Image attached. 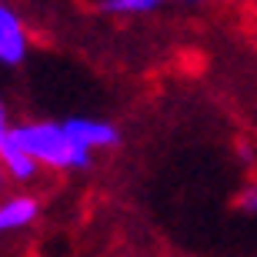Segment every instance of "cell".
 Masks as SVG:
<instances>
[{"label":"cell","instance_id":"obj_1","mask_svg":"<svg viewBox=\"0 0 257 257\" xmlns=\"http://www.w3.org/2000/svg\"><path fill=\"white\" fill-rule=\"evenodd\" d=\"M10 137L40 164H47L54 171H84L90 167V151L67 134L64 124H20L10 127Z\"/></svg>","mask_w":257,"mask_h":257},{"label":"cell","instance_id":"obj_2","mask_svg":"<svg viewBox=\"0 0 257 257\" xmlns=\"http://www.w3.org/2000/svg\"><path fill=\"white\" fill-rule=\"evenodd\" d=\"M64 127H67V134H70L84 151H90V154L120 144L117 127L107 124V120H94V117H70V120H64Z\"/></svg>","mask_w":257,"mask_h":257},{"label":"cell","instance_id":"obj_3","mask_svg":"<svg viewBox=\"0 0 257 257\" xmlns=\"http://www.w3.org/2000/svg\"><path fill=\"white\" fill-rule=\"evenodd\" d=\"M27 54V34L24 24L10 7L0 4V64H20Z\"/></svg>","mask_w":257,"mask_h":257},{"label":"cell","instance_id":"obj_4","mask_svg":"<svg viewBox=\"0 0 257 257\" xmlns=\"http://www.w3.org/2000/svg\"><path fill=\"white\" fill-rule=\"evenodd\" d=\"M0 164H4V171H7V177H14V181H34V174H37V157H30L24 147H20L14 137H10V131H7V137L0 141Z\"/></svg>","mask_w":257,"mask_h":257},{"label":"cell","instance_id":"obj_5","mask_svg":"<svg viewBox=\"0 0 257 257\" xmlns=\"http://www.w3.org/2000/svg\"><path fill=\"white\" fill-rule=\"evenodd\" d=\"M37 217V204L30 197H10L0 204V237H7L14 230H24Z\"/></svg>","mask_w":257,"mask_h":257},{"label":"cell","instance_id":"obj_6","mask_svg":"<svg viewBox=\"0 0 257 257\" xmlns=\"http://www.w3.org/2000/svg\"><path fill=\"white\" fill-rule=\"evenodd\" d=\"M167 4H197V0H104L100 10L117 14V17H137V14H154Z\"/></svg>","mask_w":257,"mask_h":257},{"label":"cell","instance_id":"obj_7","mask_svg":"<svg viewBox=\"0 0 257 257\" xmlns=\"http://www.w3.org/2000/svg\"><path fill=\"white\" fill-rule=\"evenodd\" d=\"M237 207L244 210V214H254V217H257V177L240 187V194H237Z\"/></svg>","mask_w":257,"mask_h":257},{"label":"cell","instance_id":"obj_8","mask_svg":"<svg viewBox=\"0 0 257 257\" xmlns=\"http://www.w3.org/2000/svg\"><path fill=\"white\" fill-rule=\"evenodd\" d=\"M7 110H4V104H0V141H4V137H7Z\"/></svg>","mask_w":257,"mask_h":257},{"label":"cell","instance_id":"obj_9","mask_svg":"<svg viewBox=\"0 0 257 257\" xmlns=\"http://www.w3.org/2000/svg\"><path fill=\"white\" fill-rule=\"evenodd\" d=\"M4 181H7V171H4V164H0V191H4Z\"/></svg>","mask_w":257,"mask_h":257}]
</instances>
